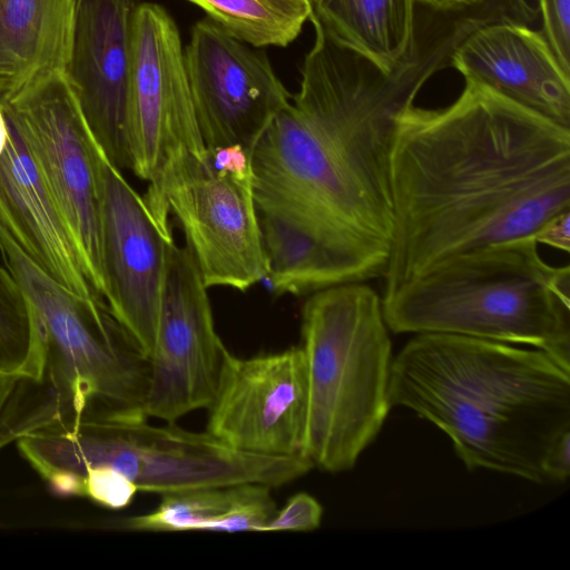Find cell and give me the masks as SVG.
<instances>
[{"mask_svg":"<svg viewBox=\"0 0 570 570\" xmlns=\"http://www.w3.org/2000/svg\"><path fill=\"white\" fill-rule=\"evenodd\" d=\"M391 190L383 295L451 256L531 236L570 212V129L465 81L451 105L413 104L399 116Z\"/></svg>","mask_w":570,"mask_h":570,"instance_id":"6da1fadb","label":"cell"},{"mask_svg":"<svg viewBox=\"0 0 570 570\" xmlns=\"http://www.w3.org/2000/svg\"><path fill=\"white\" fill-rule=\"evenodd\" d=\"M309 20L315 39L299 90L252 151L257 215L383 276L394 226L396 121L433 68L410 51L386 71Z\"/></svg>","mask_w":570,"mask_h":570,"instance_id":"7a4b0ae2","label":"cell"},{"mask_svg":"<svg viewBox=\"0 0 570 570\" xmlns=\"http://www.w3.org/2000/svg\"><path fill=\"white\" fill-rule=\"evenodd\" d=\"M387 399L442 430L468 470L541 484L549 449L570 431V371L508 343L415 334L392 358Z\"/></svg>","mask_w":570,"mask_h":570,"instance_id":"3957f363","label":"cell"},{"mask_svg":"<svg viewBox=\"0 0 570 570\" xmlns=\"http://www.w3.org/2000/svg\"><path fill=\"white\" fill-rule=\"evenodd\" d=\"M0 255L41 343L37 377L20 376L0 413V449L52 425L145 414L149 358L106 302L53 279L3 225Z\"/></svg>","mask_w":570,"mask_h":570,"instance_id":"277c9868","label":"cell"},{"mask_svg":"<svg viewBox=\"0 0 570 570\" xmlns=\"http://www.w3.org/2000/svg\"><path fill=\"white\" fill-rule=\"evenodd\" d=\"M538 245L531 235L442 261L383 295L387 328L530 345L570 371V268Z\"/></svg>","mask_w":570,"mask_h":570,"instance_id":"5b68a950","label":"cell"},{"mask_svg":"<svg viewBox=\"0 0 570 570\" xmlns=\"http://www.w3.org/2000/svg\"><path fill=\"white\" fill-rule=\"evenodd\" d=\"M17 449L60 497H78L85 474L98 468L119 472L138 492L161 495L242 483L274 488L313 469L305 456L243 452L207 431L151 424L145 414L48 426L17 440Z\"/></svg>","mask_w":570,"mask_h":570,"instance_id":"8992f818","label":"cell"},{"mask_svg":"<svg viewBox=\"0 0 570 570\" xmlns=\"http://www.w3.org/2000/svg\"><path fill=\"white\" fill-rule=\"evenodd\" d=\"M308 413L304 455L328 473L351 470L391 409V340L382 298L364 282L308 295L301 326Z\"/></svg>","mask_w":570,"mask_h":570,"instance_id":"52a82bcc","label":"cell"},{"mask_svg":"<svg viewBox=\"0 0 570 570\" xmlns=\"http://www.w3.org/2000/svg\"><path fill=\"white\" fill-rule=\"evenodd\" d=\"M161 232L178 222L204 284L245 292L266 277L253 191L252 151L242 146L184 154L142 196Z\"/></svg>","mask_w":570,"mask_h":570,"instance_id":"ba28073f","label":"cell"},{"mask_svg":"<svg viewBox=\"0 0 570 570\" xmlns=\"http://www.w3.org/2000/svg\"><path fill=\"white\" fill-rule=\"evenodd\" d=\"M76 243L89 279L105 301L96 141L62 70L0 96Z\"/></svg>","mask_w":570,"mask_h":570,"instance_id":"9c48e42d","label":"cell"},{"mask_svg":"<svg viewBox=\"0 0 570 570\" xmlns=\"http://www.w3.org/2000/svg\"><path fill=\"white\" fill-rule=\"evenodd\" d=\"M127 142L130 170L148 185L178 156L207 154L178 27L151 2H140L134 17Z\"/></svg>","mask_w":570,"mask_h":570,"instance_id":"30bf717a","label":"cell"},{"mask_svg":"<svg viewBox=\"0 0 570 570\" xmlns=\"http://www.w3.org/2000/svg\"><path fill=\"white\" fill-rule=\"evenodd\" d=\"M208 287L186 246H168L159 327L149 357L144 413L165 422L210 404L227 347L218 336Z\"/></svg>","mask_w":570,"mask_h":570,"instance_id":"8fae6325","label":"cell"},{"mask_svg":"<svg viewBox=\"0 0 570 570\" xmlns=\"http://www.w3.org/2000/svg\"><path fill=\"white\" fill-rule=\"evenodd\" d=\"M232 37L209 18L191 29L185 66L207 150L242 146L253 151L291 101L265 52Z\"/></svg>","mask_w":570,"mask_h":570,"instance_id":"7c38bea8","label":"cell"},{"mask_svg":"<svg viewBox=\"0 0 570 570\" xmlns=\"http://www.w3.org/2000/svg\"><path fill=\"white\" fill-rule=\"evenodd\" d=\"M206 410L205 431L233 449L305 456L308 386L301 346L250 357L228 351Z\"/></svg>","mask_w":570,"mask_h":570,"instance_id":"4fadbf2b","label":"cell"},{"mask_svg":"<svg viewBox=\"0 0 570 570\" xmlns=\"http://www.w3.org/2000/svg\"><path fill=\"white\" fill-rule=\"evenodd\" d=\"M104 298L146 357L154 353L168 246L144 198L98 154Z\"/></svg>","mask_w":570,"mask_h":570,"instance_id":"5bb4252c","label":"cell"},{"mask_svg":"<svg viewBox=\"0 0 570 570\" xmlns=\"http://www.w3.org/2000/svg\"><path fill=\"white\" fill-rule=\"evenodd\" d=\"M139 0H75L63 75L102 153L130 170L127 101Z\"/></svg>","mask_w":570,"mask_h":570,"instance_id":"9a60e30c","label":"cell"},{"mask_svg":"<svg viewBox=\"0 0 570 570\" xmlns=\"http://www.w3.org/2000/svg\"><path fill=\"white\" fill-rule=\"evenodd\" d=\"M451 67L465 81L570 129V75L543 33L528 24L499 21L480 27L455 50Z\"/></svg>","mask_w":570,"mask_h":570,"instance_id":"2e32d148","label":"cell"},{"mask_svg":"<svg viewBox=\"0 0 570 570\" xmlns=\"http://www.w3.org/2000/svg\"><path fill=\"white\" fill-rule=\"evenodd\" d=\"M8 124L9 139L0 156V218L53 279L79 296L104 301L26 142L9 119Z\"/></svg>","mask_w":570,"mask_h":570,"instance_id":"e0dca14e","label":"cell"},{"mask_svg":"<svg viewBox=\"0 0 570 570\" xmlns=\"http://www.w3.org/2000/svg\"><path fill=\"white\" fill-rule=\"evenodd\" d=\"M75 0H0V96L68 60Z\"/></svg>","mask_w":570,"mask_h":570,"instance_id":"ac0fdd59","label":"cell"},{"mask_svg":"<svg viewBox=\"0 0 570 570\" xmlns=\"http://www.w3.org/2000/svg\"><path fill=\"white\" fill-rule=\"evenodd\" d=\"M272 488L242 483L161 495L157 508L126 519L131 531L261 532L276 513Z\"/></svg>","mask_w":570,"mask_h":570,"instance_id":"d6986e66","label":"cell"},{"mask_svg":"<svg viewBox=\"0 0 570 570\" xmlns=\"http://www.w3.org/2000/svg\"><path fill=\"white\" fill-rule=\"evenodd\" d=\"M315 16L340 43L391 70L407 51L414 0H317Z\"/></svg>","mask_w":570,"mask_h":570,"instance_id":"ffe728a7","label":"cell"},{"mask_svg":"<svg viewBox=\"0 0 570 570\" xmlns=\"http://www.w3.org/2000/svg\"><path fill=\"white\" fill-rule=\"evenodd\" d=\"M266 277L277 295L305 296L373 276L361 265L321 246L275 220L258 217Z\"/></svg>","mask_w":570,"mask_h":570,"instance_id":"44dd1931","label":"cell"},{"mask_svg":"<svg viewBox=\"0 0 570 570\" xmlns=\"http://www.w3.org/2000/svg\"><path fill=\"white\" fill-rule=\"evenodd\" d=\"M237 40L254 48L286 47L309 20V0H188Z\"/></svg>","mask_w":570,"mask_h":570,"instance_id":"7402d4cb","label":"cell"},{"mask_svg":"<svg viewBox=\"0 0 570 570\" xmlns=\"http://www.w3.org/2000/svg\"><path fill=\"white\" fill-rule=\"evenodd\" d=\"M41 344L32 311L7 268L0 266V371L37 377Z\"/></svg>","mask_w":570,"mask_h":570,"instance_id":"603a6c76","label":"cell"},{"mask_svg":"<svg viewBox=\"0 0 570 570\" xmlns=\"http://www.w3.org/2000/svg\"><path fill=\"white\" fill-rule=\"evenodd\" d=\"M137 492V488L119 472L98 468L85 474L78 497L90 499L105 508L118 510L127 507Z\"/></svg>","mask_w":570,"mask_h":570,"instance_id":"cb8c5ba5","label":"cell"},{"mask_svg":"<svg viewBox=\"0 0 570 570\" xmlns=\"http://www.w3.org/2000/svg\"><path fill=\"white\" fill-rule=\"evenodd\" d=\"M543 36L563 70L570 75V0H538Z\"/></svg>","mask_w":570,"mask_h":570,"instance_id":"d4e9b609","label":"cell"},{"mask_svg":"<svg viewBox=\"0 0 570 570\" xmlns=\"http://www.w3.org/2000/svg\"><path fill=\"white\" fill-rule=\"evenodd\" d=\"M323 508L320 502L305 492L292 495L281 511L263 527L261 532L294 530L312 531L320 527Z\"/></svg>","mask_w":570,"mask_h":570,"instance_id":"484cf974","label":"cell"},{"mask_svg":"<svg viewBox=\"0 0 570 570\" xmlns=\"http://www.w3.org/2000/svg\"><path fill=\"white\" fill-rule=\"evenodd\" d=\"M543 471L548 483L564 482L570 475V431L561 435L549 449Z\"/></svg>","mask_w":570,"mask_h":570,"instance_id":"4316f807","label":"cell"},{"mask_svg":"<svg viewBox=\"0 0 570 570\" xmlns=\"http://www.w3.org/2000/svg\"><path fill=\"white\" fill-rule=\"evenodd\" d=\"M538 244L548 245L569 253L570 250V212L560 214L544 225L533 235Z\"/></svg>","mask_w":570,"mask_h":570,"instance_id":"83f0119b","label":"cell"},{"mask_svg":"<svg viewBox=\"0 0 570 570\" xmlns=\"http://www.w3.org/2000/svg\"><path fill=\"white\" fill-rule=\"evenodd\" d=\"M20 376L22 375L0 371V413Z\"/></svg>","mask_w":570,"mask_h":570,"instance_id":"f1b7e54d","label":"cell"},{"mask_svg":"<svg viewBox=\"0 0 570 570\" xmlns=\"http://www.w3.org/2000/svg\"><path fill=\"white\" fill-rule=\"evenodd\" d=\"M415 3L424 4L435 9H454L460 7L473 6L483 0H414Z\"/></svg>","mask_w":570,"mask_h":570,"instance_id":"f546056e","label":"cell"},{"mask_svg":"<svg viewBox=\"0 0 570 570\" xmlns=\"http://www.w3.org/2000/svg\"><path fill=\"white\" fill-rule=\"evenodd\" d=\"M9 139V124L2 104L0 101V156L2 155Z\"/></svg>","mask_w":570,"mask_h":570,"instance_id":"4dcf8cb0","label":"cell"},{"mask_svg":"<svg viewBox=\"0 0 570 570\" xmlns=\"http://www.w3.org/2000/svg\"><path fill=\"white\" fill-rule=\"evenodd\" d=\"M312 2V4H314L317 0H309Z\"/></svg>","mask_w":570,"mask_h":570,"instance_id":"1f68e13d","label":"cell"}]
</instances>
